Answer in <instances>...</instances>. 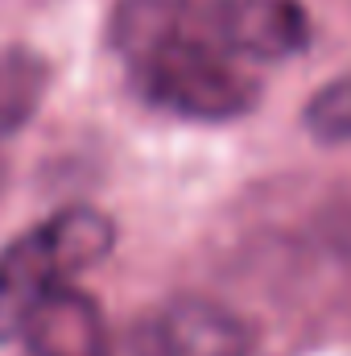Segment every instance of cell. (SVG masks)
Instances as JSON below:
<instances>
[{
    "label": "cell",
    "mask_w": 351,
    "mask_h": 356,
    "mask_svg": "<svg viewBox=\"0 0 351 356\" xmlns=\"http://www.w3.org/2000/svg\"><path fill=\"white\" fill-rule=\"evenodd\" d=\"M302 124L323 145H348L351 141V75L331 79L327 88L314 91L306 99V108H302Z\"/></svg>",
    "instance_id": "obj_6"
},
{
    "label": "cell",
    "mask_w": 351,
    "mask_h": 356,
    "mask_svg": "<svg viewBox=\"0 0 351 356\" xmlns=\"http://www.w3.org/2000/svg\"><path fill=\"white\" fill-rule=\"evenodd\" d=\"M128 63V83L132 91L178 120H198V124H223L240 120L257 108L261 83L228 54L194 42V38H157L141 46Z\"/></svg>",
    "instance_id": "obj_2"
},
{
    "label": "cell",
    "mask_w": 351,
    "mask_h": 356,
    "mask_svg": "<svg viewBox=\"0 0 351 356\" xmlns=\"http://www.w3.org/2000/svg\"><path fill=\"white\" fill-rule=\"evenodd\" d=\"M116 245V224L99 207H62L25 236L0 249V344L21 340L33 307L67 286L75 273L99 266Z\"/></svg>",
    "instance_id": "obj_1"
},
{
    "label": "cell",
    "mask_w": 351,
    "mask_h": 356,
    "mask_svg": "<svg viewBox=\"0 0 351 356\" xmlns=\"http://www.w3.org/2000/svg\"><path fill=\"white\" fill-rule=\"evenodd\" d=\"M132 356H252V327L223 302L174 294L128 332Z\"/></svg>",
    "instance_id": "obj_3"
},
{
    "label": "cell",
    "mask_w": 351,
    "mask_h": 356,
    "mask_svg": "<svg viewBox=\"0 0 351 356\" xmlns=\"http://www.w3.org/2000/svg\"><path fill=\"white\" fill-rule=\"evenodd\" d=\"M50 91V63L29 46L0 50V145L17 137Z\"/></svg>",
    "instance_id": "obj_5"
},
{
    "label": "cell",
    "mask_w": 351,
    "mask_h": 356,
    "mask_svg": "<svg viewBox=\"0 0 351 356\" xmlns=\"http://www.w3.org/2000/svg\"><path fill=\"white\" fill-rule=\"evenodd\" d=\"M21 344L29 356H112V332L99 302L67 282L33 307Z\"/></svg>",
    "instance_id": "obj_4"
}]
</instances>
